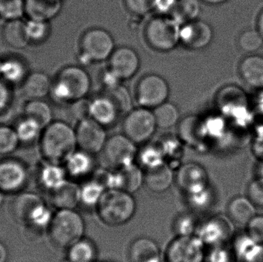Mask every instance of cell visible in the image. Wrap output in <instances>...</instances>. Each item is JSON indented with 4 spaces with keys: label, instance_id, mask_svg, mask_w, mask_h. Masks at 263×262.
I'll list each match as a JSON object with an SVG mask.
<instances>
[{
    "label": "cell",
    "instance_id": "cell-30",
    "mask_svg": "<svg viewBox=\"0 0 263 262\" xmlns=\"http://www.w3.org/2000/svg\"><path fill=\"white\" fill-rule=\"evenodd\" d=\"M118 173L119 189L133 194L137 192L144 183V172L136 164L126 166L120 170Z\"/></svg>",
    "mask_w": 263,
    "mask_h": 262
},
{
    "label": "cell",
    "instance_id": "cell-21",
    "mask_svg": "<svg viewBox=\"0 0 263 262\" xmlns=\"http://www.w3.org/2000/svg\"><path fill=\"white\" fill-rule=\"evenodd\" d=\"M67 175L73 179H89L94 173V162L92 155L84 151H76L66 161Z\"/></svg>",
    "mask_w": 263,
    "mask_h": 262
},
{
    "label": "cell",
    "instance_id": "cell-11",
    "mask_svg": "<svg viewBox=\"0 0 263 262\" xmlns=\"http://www.w3.org/2000/svg\"><path fill=\"white\" fill-rule=\"evenodd\" d=\"M157 126L154 114L149 109H133L123 122V132L135 144L148 141L155 133Z\"/></svg>",
    "mask_w": 263,
    "mask_h": 262
},
{
    "label": "cell",
    "instance_id": "cell-5",
    "mask_svg": "<svg viewBox=\"0 0 263 262\" xmlns=\"http://www.w3.org/2000/svg\"><path fill=\"white\" fill-rule=\"evenodd\" d=\"M181 26L172 16L161 15L152 18L145 26V40L155 50H173L180 43Z\"/></svg>",
    "mask_w": 263,
    "mask_h": 262
},
{
    "label": "cell",
    "instance_id": "cell-51",
    "mask_svg": "<svg viewBox=\"0 0 263 262\" xmlns=\"http://www.w3.org/2000/svg\"><path fill=\"white\" fill-rule=\"evenodd\" d=\"M72 113L77 121L80 122L86 118H91V101L86 98H82L75 103H72Z\"/></svg>",
    "mask_w": 263,
    "mask_h": 262
},
{
    "label": "cell",
    "instance_id": "cell-31",
    "mask_svg": "<svg viewBox=\"0 0 263 262\" xmlns=\"http://www.w3.org/2000/svg\"><path fill=\"white\" fill-rule=\"evenodd\" d=\"M23 112L24 116L36 122L43 129L53 122L52 109L43 99L28 100Z\"/></svg>",
    "mask_w": 263,
    "mask_h": 262
},
{
    "label": "cell",
    "instance_id": "cell-14",
    "mask_svg": "<svg viewBox=\"0 0 263 262\" xmlns=\"http://www.w3.org/2000/svg\"><path fill=\"white\" fill-rule=\"evenodd\" d=\"M233 224L229 217L216 215L199 225L196 235L205 246H222L231 238Z\"/></svg>",
    "mask_w": 263,
    "mask_h": 262
},
{
    "label": "cell",
    "instance_id": "cell-42",
    "mask_svg": "<svg viewBox=\"0 0 263 262\" xmlns=\"http://www.w3.org/2000/svg\"><path fill=\"white\" fill-rule=\"evenodd\" d=\"M20 143L15 128L4 125L0 126V155L12 153Z\"/></svg>",
    "mask_w": 263,
    "mask_h": 262
},
{
    "label": "cell",
    "instance_id": "cell-54",
    "mask_svg": "<svg viewBox=\"0 0 263 262\" xmlns=\"http://www.w3.org/2000/svg\"><path fill=\"white\" fill-rule=\"evenodd\" d=\"M6 258H7V250L4 245L0 243V262L6 261Z\"/></svg>",
    "mask_w": 263,
    "mask_h": 262
},
{
    "label": "cell",
    "instance_id": "cell-18",
    "mask_svg": "<svg viewBox=\"0 0 263 262\" xmlns=\"http://www.w3.org/2000/svg\"><path fill=\"white\" fill-rule=\"evenodd\" d=\"M63 3V0H25V15L29 19L49 23L60 13Z\"/></svg>",
    "mask_w": 263,
    "mask_h": 262
},
{
    "label": "cell",
    "instance_id": "cell-28",
    "mask_svg": "<svg viewBox=\"0 0 263 262\" xmlns=\"http://www.w3.org/2000/svg\"><path fill=\"white\" fill-rule=\"evenodd\" d=\"M51 199L60 209H75L80 203V186L67 181L63 186L51 192Z\"/></svg>",
    "mask_w": 263,
    "mask_h": 262
},
{
    "label": "cell",
    "instance_id": "cell-49",
    "mask_svg": "<svg viewBox=\"0 0 263 262\" xmlns=\"http://www.w3.org/2000/svg\"><path fill=\"white\" fill-rule=\"evenodd\" d=\"M247 197L251 200L256 207L263 209V179L256 178L249 184Z\"/></svg>",
    "mask_w": 263,
    "mask_h": 262
},
{
    "label": "cell",
    "instance_id": "cell-15",
    "mask_svg": "<svg viewBox=\"0 0 263 262\" xmlns=\"http://www.w3.org/2000/svg\"><path fill=\"white\" fill-rule=\"evenodd\" d=\"M175 182L186 196L209 187L206 171L198 163H189L182 165L175 175Z\"/></svg>",
    "mask_w": 263,
    "mask_h": 262
},
{
    "label": "cell",
    "instance_id": "cell-25",
    "mask_svg": "<svg viewBox=\"0 0 263 262\" xmlns=\"http://www.w3.org/2000/svg\"><path fill=\"white\" fill-rule=\"evenodd\" d=\"M120 115L114 103L103 94L91 101V118L104 127L114 124Z\"/></svg>",
    "mask_w": 263,
    "mask_h": 262
},
{
    "label": "cell",
    "instance_id": "cell-6",
    "mask_svg": "<svg viewBox=\"0 0 263 262\" xmlns=\"http://www.w3.org/2000/svg\"><path fill=\"white\" fill-rule=\"evenodd\" d=\"M80 59L83 63L109 59L114 52V38L107 31L94 28L86 31L80 40Z\"/></svg>",
    "mask_w": 263,
    "mask_h": 262
},
{
    "label": "cell",
    "instance_id": "cell-39",
    "mask_svg": "<svg viewBox=\"0 0 263 262\" xmlns=\"http://www.w3.org/2000/svg\"><path fill=\"white\" fill-rule=\"evenodd\" d=\"M67 175L66 169L60 167V165L49 163L42 172V183L48 190L52 192L67 182Z\"/></svg>",
    "mask_w": 263,
    "mask_h": 262
},
{
    "label": "cell",
    "instance_id": "cell-32",
    "mask_svg": "<svg viewBox=\"0 0 263 262\" xmlns=\"http://www.w3.org/2000/svg\"><path fill=\"white\" fill-rule=\"evenodd\" d=\"M139 167L143 170H151L165 164V154L163 147L153 144L144 147L138 154Z\"/></svg>",
    "mask_w": 263,
    "mask_h": 262
},
{
    "label": "cell",
    "instance_id": "cell-2",
    "mask_svg": "<svg viewBox=\"0 0 263 262\" xmlns=\"http://www.w3.org/2000/svg\"><path fill=\"white\" fill-rule=\"evenodd\" d=\"M90 86V77L84 69L79 66H66L52 80L50 95L57 103L72 104L84 98Z\"/></svg>",
    "mask_w": 263,
    "mask_h": 262
},
{
    "label": "cell",
    "instance_id": "cell-29",
    "mask_svg": "<svg viewBox=\"0 0 263 262\" xmlns=\"http://www.w3.org/2000/svg\"><path fill=\"white\" fill-rule=\"evenodd\" d=\"M29 74L24 62L18 58L3 59L0 64V77L8 84L23 83Z\"/></svg>",
    "mask_w": 263,
    "mask_h": 262
},
{
    "label": "cell",
    "instance_id": "cell-45",
    "mask_svg": "<svg viewBox=\"0 0 263 262\" xmlns=\"http://www.w3.org/2000/svg\"><path fill=\"white\" fill-rule=\"evenodd\" d=\"M239 47L247 52H255L263 45V38L258 30H247L241 34L239 38Z\"/></svg>",
    "mask_w": 263,
    "mask_h": 262
},
{
    "label": "cell",
    "instance_id": "cell-17",
    "mask_svg": "<svg viewBox=\"0 0 263 262\" xmlns=\"http://www.w3.org/2000/svg\"><path fill=\"white\" fill-rule=\"evenodd\" d=\"M27 172L20 162L5 160L0 163V190L14 192L26 184Z\"/></svg>",
    "mask_w": 263,
    "mask_h": 262
},
{
    "label": "cell",
    "instance_id": "cell-48",
    "mask_svg": "<svg viewBox=\"0 0 263 262\" xmlns=\"http://www.w3.org/2000/svg\"><path fill=\"white\" fill-rule=\"evenodd\" d=\"M126 9L138 16L146 15L154 8V0H124Z\"/></svg>",
    "mask_w": 263,
    "mask_h": 262
},
{
    "label": "cell",
    "instance_id": "cell-52",
    "mask_svg": "<svg viewBox=\"0 0 263 262\" xmlns=\"http://www.w3.org/2000/svg\"><path fill=\"white\" fill-rule=\"evenodd\" d=\"M11 95L9 84L0 77V113L9 107L12 97Z\"/></svg>",
    "mask_w": 263,
    "mask_h": 262
},
{
    "label": "cell",
    "instance_id": "cell-27",
    "mask_svg": "<svg viewBox=\"0 0 263 262\" xmlns=\"http://www.w3.org/2000/svg\"><path fill=\"white\" fill-rule=\"evenodd\" d=\"M3 38L9 47L16 49L26 48L30 43L26 22L21 18L6 22L3 28Z\"/></svg>",
    "mask_w": 263,
    "mask_h": 262
},
{
    "label": "cell",
    "instance_id": "cell-55",
    "mask_svg": "<svg viewBox=\"0 0 263 262\" xmlns=\"http://www.w3.org/2000/svg\"><path fill=\"white\" fill-rule=\"evenodd\" d=\"M257 30L263 38V10L259 14V18H258Z\"/></svg>",
    "mask_w": 263,
    "mask_h": 262
},
{
    "label": "cell",
    "instance_id": "cell-40",
    "mask_svg": "<svg viewBox=\"0 0 263 262\" xmlns=\"http://www.w3.org/2000/svg\"><path fill=\"white\" fill-rule=\"evenodd\" d=\"M157 128L162 129H170L177 124L179 120V111L172 103H164L153 110Z\"/></svg>",
    "mask_w": 263,
    "mask_h": 262
},
{
    "label": "cell",
    "instance_id": "cell-3",
    "mask_svg": "<svg viewBox=\"0 0 263 262\" xmlns=\"http://www.w3.org/2000/svg\"><path fill=\"white\" fill-rule=\"evenodd\" d=\"M97 213L106 226H123L133 218L136 203L133 194L120 189H108L97 205Z\"/></svg>",
    "mask_w": 263,
    "mask_h": 262
},
{
    "label": "cell",
    "instance_id": "cell-38",
    "mask_svg": "<svg viewBox=\"0 0 263 262\" xmlns=\"http://www.w3.org/2000/svg\"><path fill=\"white\" fill-rule=\"evenodd\" d=\"M179 132L182 139L194 146L196 142L202 138L203 126L197 117L190 115L181 122Z\"/></svg>",
    "mask_w": 263,
    "mask_h": 262
},
{
    "label": "cell",
    "instance_id": "cell-35",
    "mask_svg": "<svg viewBox=\"0 0 263 262\" xmlns=\"http://www.w3.org/2000/svg\"><path fill=\"white\" fill-rule=\"evenodd\" d=\"M103 95L111 100L117 107L120 115L128 114L132 109L130 94L126 88L121 85L115 84L106 86Z\"/></svg>",
    "mask_w": 263,
    "mask_h": 262
},
{
    "label": "cell",
    "instance_id": "cell-20",
    "mask_svg": "<svg viewBox=\"0 0 263 262\" xmlns=\"http://www.w3.org/2000/svg\"><path fill=\"white\" fill-rule=\"evenodd\" d=\"M52 81L47 74L34 72L29 74L22 83L23 93L29 100L43 99L50 94Z\"/></svg>",
    "mask_w": 263,
    "mask_h": 262
},
{
    "label": "cell",
    "instance_id": "cell-53",
    "mask_svg": "<svg viewBox=\"0 0 263 262\" xmlns=\"http://www.w3.org/2000/svg\"><path fill=\"white\" fill-rule=\"evenodd\" d=\"M178 0H154V8L161 15H171Z\"/></svg>",
    "mask_w": 263,
    "mask_h": 262
},
{
    "label": "cell",
    "instance_id": "cell-44",
    "mask_svg": "<svg viewBox=\"0 0 263 262\" xmlns=\"http://www.w3.org/2000/svg\"><path fill=\"white\" fill-rule=\"evenodd\" d=\"M26 25L30 43H42L49 36L50 26L48 22L29 19L26 22Z\"/></svg>",
    "mask_w": 263,
    "mask_h": 262
},
{
    "label": "cell",
    "instance_id": "cell-9",
    "mask_svg": "<svg viewBox=\"0 0 263 262\" xmlns=\"http://www.w3.org/2000/svg\"><path fill=\"white\" fill-rule=\"evenodd\" d=\"M102 152L108 167L120 170L134 163L137 149L126 135H115L108 138Z\"/></svg>",
    "mask_w": 263,
    "mask_h": 262
},
{
    "label": "cell",
    "instance_id": "cell-23",
    "mask_svg": "<svg viewBox=\"0 0 263 262\" xmlns=\"http://www.w3.org/2000/svg\"><path fill=\"white\" fill-rule=\"evenodd\" d=\"M227 215L233 224L246 227L257 214L256 206L248 197L237 196L229 203Z\"/></svg>",
    "mask_w": 263,
    "mask_h": 262
},
{
    "label": "cell",
    "instance_id": "cell-8",
    "mask_svg": "<svg viewBox=\"0 0 263 262\" xmlns=\"http://www.w3.org/2000/svg\"><path fill=\"white\" fill-rule=\"evenodd\" d=\"M139 66L140 60L136 51L129 47L115 49L109 58L106 86L129 79L136 75Z\"/></svg>",
    "mask_w": 263,
    "mask_h": 262
},
{
    "label": "cell",
    "instance_id": "cell-13",
    "mask_svg": "<svg viewBox=\"0 0 263 262\" xmlns=\"http://www.w3.org/2000/svg\"><path fill=\"white\" fill-rule=\"evenodd\" d=\"M75 131L80 150L91 155L102 152L108 139L104 126L89 118L79 122Z\"/></svg>",
    "mask_w": 263,
    "mask_h": 262
},
{
    "label": "cell",
    "instance_id": "cell-46",
    "mask_svg": "<svg viewBox=\"0 0 263 262\" xmlns=\"http://www.w3.org/2000/svg\"><path fill=\"white\" fill-rule=\"evenodd\" d=\"M189 204L196 210L206 209L213 203V194L210 186L197 193L187 195Z\"/></svg>",
    "mask_w": 263,
    "mask_h": 262
},
{
    "label": "cell",
    "instance_id": "cell-36",
    "mask_svg": "<svg viewBox=\"0 0 263 262\" xmlns=\"http://www.w3.org/2000/svg\"><path fill=\"white\" fill-rule=\"evenodd\" d=\"M200 4L198 0H178L171 16L179 24L197 19L200 13Z\"/></svg>",
    "mask_w": 263,
    "mask_h": 262
},
{
    "label": "cell",
    "instance_id": "cell-34",
    "mask_svg": "<svg viewBox=\"0 0 263 262\" xmlns=\"http://www.w3.org/2000/svg\"><path fill=\"white\" fill-rule=\"evenodd\" d=\"M97 251L95 245L82 238L68 249L69 262H97Z\"/></svg>",
    "mask_w": 263,
    "mask_h": 262
},
{
    "label": "cell",
    "instance_id": "cell-16",
    "mask_svg": "<svg viewBox=\"0 0 263 262\" xmlns=\"http://www.w3.org/2000/svg\"><path fill=\"white\" fill-rule=\"evenodd\" d=\"M213 38V29L202 20H193L181 26L180 42L188 49H204L210 44Z\"/></svg>",
    "mask_w": 263,
    "mask_h": 262
},
{
    "label": "cell",
    "instance_id": "cell-58",
    "mask_svg": "<svg viewBox=\"0 0 263 262\" xmlns=\"http://www.w3.org/2000/svg\"><path fill=\"white\" fill-rule=\"evenodd\" d=\"M2 59H0V64H1Z\"/></svg>",
    "mask_w": 263,
    "mask_h": 262
},
{
    "label": "cell",
    "instance_id": "cell-37",
    "mask_svg": "<svg viewBox=\"0 0 263 262\" xmlns=\"http://www.w3.org/2000/svg\"><path fill=\"white\" fill-rule=\"evenodd\" d=\"M14 128L20 143L24 144H29L40 139L43 131L39 123L26 116H23Z\"/></svg>",
    "mask_w": 263,
    "mask_h": 262
},
{
    "label": "cell",
    "instance_id": "cell-33",
    "mask_svg": "<svg viewBox=\"0 0 263 262\" xmlns=\"http://www.w3.org/2000/svg\"><path fill=\"white\" fill-rule=\"evenodd\" d=\"M106 191L100 182L91 177L80 186V203L88 208H97Z\"/></svg>",
    "mask_w": 263,
    "mask_h": 262
},
{
    "label": "cell",
    "instance_id": "cell-47",
    "mask_svg": "<svg viewBox=\"0 0 263 262\" xmlns=\"http://www.w3.org/2000/svg\"><path fill=\"white\" fill-rule=\"evenodd\" d=\"M208 253H205V258L208 262H232L235 258L233 249L230 251L225 245L210 247Z\"/></svg>",
    "mask_w": 263,
    "mask_h": 262
},
{
    "label": "cell",
    "instance_id": "cell-57",
    "mask_svg": "<svg viewBox=\"0 0 263 262\" xmlns=\"http://www.w3.org/2000/svg\"><path fill=\"white\" fill-rule=\"evenodd\" d=\"M258 173H259V176L257 178H262L263 179V162L262 164L259 166V170H258Z\"/></svg>",
    "mask_w": 263,
    "mask_h": 262
},
{
    "label": "cell",
    "instance_id": "cell-43",
    "mask_svg": "<svg viewBox=\"0 0 263 262\" xmlns=\"http://www.w3.org/2000/svg\"><path fill=\"white\" fill-rule=\"evenodd\" d=\"M198 225L196 218L190 214H182L175 219L173 229L176 236H190L195 235Z\"/></svg>",
    "mask_w": 263,
    "mask_h": 262
},
{
    "label": "cell",
    "instance_id": "cell-22",
    "mask_svg": "<svg viewBox=\"0 0 263 262\" xmlns=\"http://www.w3.org/2000/svg\"><path fill=\"white\" fill-rule=\"evenodd\" d=\"M233 252L239 262H263V244L253 241L247 233L234 240Z\"/></svg>",
    "mask_w": 263,
    "mask_h": 262
},
{
    "label": "cell",
    "instance_id": "cell-41",
    "mask_svg": "<svg viewBox=\"0 0 263 262\" xmlns=\"http://www.w3.org/2000/svg\"><path fill=\"white\" fill-rule=\"evenodd\" d=\"M25 15V0H0V18L5 21L20 19Z\"/></svg>",
    "mask_w": 263,
    "mask_h": 262
},
{
    "label": "cell",
    "instance_id": "cell-4",
    "mask_svg": "<svg viewBox=\"0 0 263 262\" xmlns=\"http://www.w3.org/2000/svg\"><path fill=\"white\" fill-rule=\"evenodd\" d=\"M49 238L59 249H69L83 238L85 224L75 209H60L49 225Z\"/></svg>",
    "mask_w": 263,
    "mask_h": 262
},
{
    "label": "cell",
    "instance_id": "cell-24",
    "mask_svg": "<svg viewBox=\"0 0 263 262\" xmlns=\"http://www.w3.org/2000/svg\"><path fill=\"white\" fill-rule=\"evenodd\" d=\"M175 182V175L167 163L162 166L144 172V183L155 193H162L168 190Z\"/></svg>",
    "mask_w": 263,
    "mask_h": 262
},
{
    "label": "cell",
    "instance_id": "cell-50",
    "mask_svg": "<svg viewBox=\"0 0 263 262\" xmlns=\"http://www.w3.org/2000/svg\"><path fill=\"white\" fill-rule=\"evenodd\" d=\"M247 234L253 241L263 244V215H256L246 226Z\"/></svg>",
    "mask_w": 263,
    "mask_h": 262
},
{
    "label": "cell",
    "instance_id": "cell-56",
    "mask_svg": "<svg viewBox=\"0 0 263 262\" xmlns=\"http://www.w3.org/2000/svg\"><path fill=\"white\" fill-rule=\"evenodd\" d=\"M202 2H204L205 3H207L209 5H220L222 4V3H225L226 2L228 1V0H202Z\"/></svg>",
    "mask_w": 263,
    "mask_h": 262
},
{
    "label": "cell",
    "instance_id": "cell-1",
    "mask_svg": "<svg viewBox=\"0 0 263 262\" xmlns=\"http://www.w3.org/2000/svg\"><path fill=\"white\" fill-rule=\"evenodd\" d=\"M40 152L51 164L66 163L77 151L76 131L65 122H52L40 138Z\"/></svg>",
    "mask_w": 263,
    "mask_h": 262
},
{
    "label": "cell",
    "instance_id": "cell-7",
    "mask_svg": "<svg viewBox=\"0 0 263 262\" xmlns=\"http://www.w3.org/2000/svg\"><path fill=\"white\" fill-rule=\"evenodd\" d=\"M12 214L20 224L43 226L49 225L52 216L43 201L35 194H22L12 201Z\"/></svg>",
    "mask_w": 263,
    "mask_h": 262
},
{
    "label": "cell",
    "instance_id": "cell-10",
    "mask_svg": "<svg viewBox=\"0 0 263 262\" xmlns=\"http://www.w3.org/2000/svg\"><path fill=\"white\" fill-rule=\"evenodd\" d=\"M163 258L165 262H202L205 245L196 235L176 236L167 246Z\"/></svg>",
    "mask_w": 263,
    "mask_h": 262
},
{
    "label": "cell",
    "instance_id": "cell-26",
    "mask_svg": "<svg viewBox=\"0 0 263 262\" xmlns=\"http://www.w3.org/2000/svg\"><path fill=\"white\" fill-rule=\"evenodd\" d=\"M239 72L246 83L253 89H263V57L253 55L242 60Z\"/></svg>",
    "mask_w": 263,
    "mask_h": 262
},
{
    "label": "cell",
    "instance_id": "cell-19",
    "mask_svg": "<svg viewBox=\"0 0 263 262\" xmlns=\"http://www.w3.org/2000/svg\"><path fill=\"white\" fill-rule=\"evenodd\" d=\"M129 258L130 262H165L158 245L146 237L136 238L132 243Z\"/></svg>",
    "mask_w": 263,
    "mask_h": 262
},
{
    "label": "cell",
    "instance_id": "cell-12",
    "mask_svg": "<svg viewBox=\"0 0 263 262\" xmlns=\"http://www.w3.org/2000/svg\"><path fill=\"white\" fill-rule=\"evenodd\" d=\"M170 87L162 76L156 74L145 75L139 80L136 97L141 107L155 109L166 102Z\"/></svg>",
    "mask_w": 263,
    "mask_h": 262
}]
</instances>
